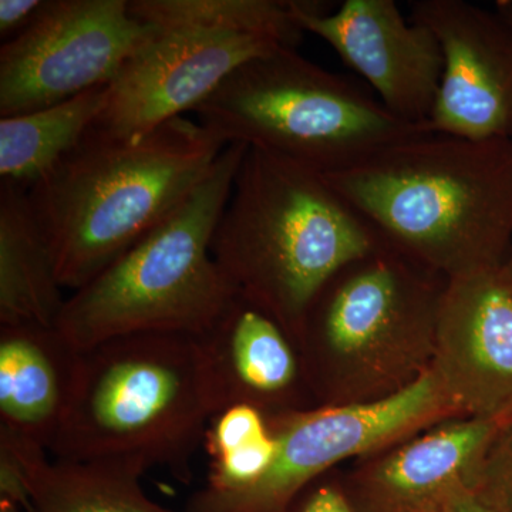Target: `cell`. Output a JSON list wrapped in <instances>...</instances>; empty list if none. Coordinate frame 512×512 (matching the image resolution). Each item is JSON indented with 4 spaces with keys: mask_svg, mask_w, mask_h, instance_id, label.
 Here are the masks:
<instances>
[{
    "mask_svg": "<svg viewBox=\"0 0 512 512\" xmlns=\"http://www.w3.org/2000/svg\"><path fill=\"white\" fill-rule=\"evenodd\" d=\"M494 8L497 9L498 12H500L501 15H503L504 18L507 19L508 22H510L512 25V0H497V2H495ZM507 268L512 276V254L510 259H508Z\"/></svg>",
    "mask_w": 512,
    "mask_h": 512,
    "instance_id": "obj_24",
    "label": "cell"
},
{
    "mask_svg": "<svg viewBox=\"0 0 512 512\" xmlns=\"http://www.w3.org/2000/svg\"><path fill=\"white\" fill-rule=\"evenodd\" d=\"M0 512H29L25 508L10 501L0 500Z\"/></svg>",
    "mask_w": 512,
    "mask_h": 512,
    "instance_id": "obj_25",
    "label": "cell"
},
{
    "mask_svg": "<svg viewBox=\"0 0 512 512\" xmlns=\"http://www.w3.org/2000/svg\"><path fill=\"white\" fill-rule=\"evenodd\" d=\"M19 457L33 512H177L148 497V468L130 460H57L46 448L0 431Z\"/></svg>",
    "mask_w": 512,
    "mask_h": 512,
    "instance_id": "obj_17",
    "label": "cell"
},
{
    "mask_svg": "<svg viewBox=\"0 0 512 512\" xmlns=\"http://www.w3.org/2000/svg\"><path fill=\"white\" fill-rule=\"evenodd\" d=\"M214 416L197 336H121L79 352L72 397L49 454L138 461L187 484Z\"/></svg>",
    "mask_w": 512,
    "mask_h": 512,
    "instance_id": "obj_4",
    "label": "cell"
},
{
    "mask_svg": "<svg viewBox=\"0 0 512 512\" xmlns=\"http://www.w3.org/2000/svg\"><path fill=\"white\" fill-rule=\"evenodd\" d=\"M447 281L386 239L336 272L298 342L316 406L379 402L426 376Z\"/></svg>",
    "mask_w": 512,
    "mask_h": 512,
    "instance_id": "obj_5",
    "label": "cell"
},
{
    "mask_svg": "<svg viewBox=\"0 0 512 512\" xmlns=\"http://www.w3.org/2000/svg\"><path fill=\"white\" fill-rule=\"evenodd\" d=\"M111 84L45 109L0 117V183L29 191L100 119L109 104Z\"/></svg>",
    "mask_w": 512,
    "mask_h": 512,
    "instance_id": "obj_19",
    "label": "cell"
},
{
    "mask_svg": "<svg viewBox=\"0 0 512 512\" xmlns=\"http://www.w3.org/2000/svg\"><path fill=\"white\" fill-rule=\"evenodd\" d=\"M431 372L460 416L512 424V276L507 265L448 279Z\"/></svg>",
    "mask_w": 512,
    "mask_h": 512,
    "instance_id": "obj_13",
    "label": "cell"
},
{
    "mask_svg": "<svg viewBox=\"0 0 512 512\" xmlns=\"http://www.w3.org/2000/svg\"><path fill=\"white\" fill-rule=\"evenodd\" d=\"M281 512H355L335 471L313 481Z\"/></svg>",
    "mask_w": 512,
    "mask_h": 512,
    "instance_id": "obj_21",
    "label": "cell"
},
{
    "mask_svg": "<svg viewBox=\"0 0 512 512\" xmlns=\"http://www.w3.org/2000/svg\"><path fill=\"white\" fill-rule=\"evenodd\" d=\"M79 350L57 328L0 326V431L52 446L76 377Z\"/></svg>",
    "mask_w": 512,
    "mask_h": 512,
    "instance_id": "obj_16",
    "label": "cell"
},
{
    "mask_svg": "<svg viewBox=\"0 0 512 512\" xmlns=\"http://www.w3.org/2000/svg\"><path fill=\"white\" fill-rule=\"evenodd\" d=\"M325 178L386 241L446 279L510 259L512 140L430 131Z\"/></svg>",
    "mask_w": 512,
    "mask_h": 512,
    "instance_id": "obj_1",
    "label": "cell"
},
{
    "mask_svg": "<svg viewBox=\"0 0 512 512\" xmlns=\"http://www.w3.org/2000/svg\"><path fill=\"white\" fill-rule=\"evenodd\" d=\"M43 0H0V37L3 43L22 35L35 22Z\"/></svg>",
    "mask_w": 512,
    "mask_h": 512,
    "instance_id": "obj_22",
    "label": "cell"
},
{
    "mask_svg": "<svg viewBox=\"0 0 512 512\" xmlns=\"http://www.w3.org/2000/svg\"><path fill=\"white\" fill-rule=\"evenodd\" d=\"M156 29L111 83L94 130L111 137L150 133L197 109L255 57L296 49L305 32L292 0H130Z\"/></svg>",
    "mask_w": 512,
    "mask_h": 512,
    "instance_id": "obj_8",
    "label": "cell"
},
{
    "mask_svg": "<svg viewBox=\"0 0 512 512\" xmlns=\"http://www.w3.org/2000/svg\"><path fill=\"white\" fill-rule=\"evenodd\" d=\"M410 20L443 53L429 124L467 140H512V25L497 9L466 0H412Z\"/></svg>",
    "mask_w": 512,
    "mask_h": 512,
    "instance_id": "obj_11",
    "label": "cell"
},
{
    "mask_svg": "<svg viewBox=\"0 0 512 512\" xmlns=\"http://www.w3.org/2000/svg\"><path fill=\"white\" fill-rule=\"evenodd\" d=\"M471 495L491 512H512V424L495 437Z\"/></svg>",
    "mask_w": 512,
    "mask_h": 512,
    "instance_id": "obj_20",
    "label": "cell"
},
{
    "mask_svg": "<svg viewBox=\"0 0 512 512\" xmlns=\"http://www.w3.org/2000/svg\"><path fill=\"white\" fill-rule=\"evenodd\" d=\"M305 33L320 37L399 119L429 124L443 53L429 29L403 15L393 0H345L338 9L319 0H292Z\"/></svg>",
    "mask_w": 512,
    "mask_h": 512,
    "instance_id": "obj_12",
    "label": "cell"
},
{
    "mask_svg": "<svg viewBox=\"0 0 512 512\" xmlns=\"http://www.w3.org/2000/svg\"><path fill=\"white\" fill-rule=\"evenodd\" d=\"M446 512H491L483 504L478 503L470 493L458 495L448 505Z\"/></svg>",
    "mask_w": 512,
    "mask_h": 512,
    "instance_id": "obj_23",
    "label": "cell"
},
{
    "mask_svg": "<svg viewBox=\"0 0 512 512\" xmlns=\"http://www.w3.org/2000/svg\"><path fill=\"white\" fill-rule=\"evenodd\" d=\"M198 339L215 414L251 406L274 416L316 406L295 340L278 320L247 299L238 295Z\"/></svg>",
    "mask_w": 512,
    "mask_h": 512,
    "instance_id": "obj_15",
    "label": "cell"
},
{
    "mask_svg": "<svg viewBox=\"0 0 512 512\" xmlns=\"http://www.w3.org/2000/svg\"><path fill=\"white\" fill-rule=\"evenodd\" d=\"M63 289L28 191L0 183V326L57 328Z\"/></svg>",
    "mask_w": 512,
    "mask_h": 512,
    "instance_id": "obj_18",
    "label": "cell"
},
{
    "mask_svg": "<svg viewBox=\"0 0 512 512\" xmlns=\"http://www.w3.org/2000/svg\"><path fill=\"white\" fill-rule=\"evenodd\" d=\"M194 114L227 146L264 148L323 175L433 131L430 124L399 119L379 99L296 49L249 60Z\"/></svg>",
    "mask_w": 512,
    "mask_h": 512,
    "instance_id": "obj_7",
    "label": "cell"
},
{
    "mask_svg": "<svg viewBox=\"0 0 512 512\" xmlns=\"http://www.w3.org/2000/svg\"><path fill=\"white\" fill-rule=\"evenodd\" d=\"M383 239L325 175L248 147L211 254L238 295L278 320L298 345L320 289Z\"/></svg>",
    "mask_w": 512,
    "mask_h": 512,
    "instance_id": "obj_3",
    "label": "cell"
},
{
    "mask_svg": "<svg viewBox=\"0 0 512 512\" xmlns=\"http://www.w3.org/2000/svg\"><path fill=\"white\" fill-rule=\"evenodd\" d=\"M225 147L185 116L136 137L92 128L28 191L60 285L74 292L89 284L170 217Z\"/></svg>",
    "mask_w": 512,
    "mask_h": 512,
    "instance_id": "obj_2",
    "label": "cell"
},
{
    "mask_svg": "<svg viewBox=\"0 0 512 512\" xmlns=\"http://www.w3.org/2000/svg\"><path fill=\"white\" fill-rule=\"evenodd\" d=\"M247 148L228 144L170 217L67 296L57 329L72 348L141 333L198 338L227 312L238 293L211 242Z\"/></svg>",
    "mask_w": 512,
    "mask_h": 512,
    "instance_id": "obj_6",
    "label": "cell"
},
{
    "mask_svg": "<svg viewBox=\"0 0 512 512\" xmlns=\"http://www.w3.org/2000/svg\"><path fill=\"white\" fill-rule=\"evenodd\" d=\"M503 426L453 417L360 458L342 483L355 512H446L470 493Z\"/></svg>",
    "mask_w": 512,
    "mask_h": 512,
    "instance_id": "obj_14",
    "label": "cell"
},
{
    "mask_svg": "<svg viewBox=\"0 0 512 512\" xmlns=\"http://www.w3.org/2000/svg\"><path fill=\"white\" fill-rule=\"evenodd\" d=\"M156 29L130 0H52L0 47V117L62 103L111 84Z\"/></svg>",
    "mask_w": 512,
    "mask_h": 512,
    "instance_id": "obj_10",
    "label": "cell"
},
{
    "mask_svg": "<svg viewBox=\"0 0 512 512\" xmlns=\"http://www.w3.org/2000/svg\"><path fill=\"white\" fill-rule=\"evenodd\" d=\"M460 417L433 372L389 399L315 406L266 416L276 443L268 471L245 490L191 495L185 512H281L340 463L372 456L441 421Z\"/></svg>",
    "mask_w": 512,
    "mask_h": 512,
    "instance_id": "obj_9",
    "label": "cell"
}]
</instances>
